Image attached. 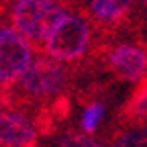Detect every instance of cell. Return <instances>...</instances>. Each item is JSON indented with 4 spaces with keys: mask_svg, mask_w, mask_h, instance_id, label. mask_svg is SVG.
<instances>
[{
    "mask_svg": "<svg viewBox=\"0 0 147 147\" xmlns=\"http://www.w3.org/2000/svg\"><path fill=\"white\" fill-rule=\"evenodd\" d=\"M65 12L59 0H14L10 18L16 31L29 41L43 43L55 21Z\"/></svg>",
    "mask_w": 147,
    "mask_h": 147,
    "instance_id": "obj_2",
    "label": "cell"
},
{
    "mask_svg": "<svg viewBox=\"0 0 147 147\" xmlns=\"http://www.w3.org/2000/svg\"><path fill=\"white\" fill-rule=\"evenodd\" d=\"M102 117H104V104L102 102H92L90 106H86V110L82 113V121H80V127L84 133H96L98 127L102 123Z\"/></svg>",
    "mask_w": 147,
    "mask_h": 147,
    "instance_id": "obj_9",
    "label": "cell"
},
{
    "mask_svg": "<svg viewBox=\"0 0 147 147\" xmlns=\"http://www.w3.org/2000/svg\"><path fill=\"white\" fill-rule=\"evenodd\" d=\"M141 2H143V4H145V6H147V0H141Z\"/></svg>",
    "mask_w": 147,
    "mask_h": 147,
    "instance_id": "obj_12",
    "label": "cell"
},
{
    "mask_svg": "<svg viewBox=\"0 0 147 147\" xmlns=\"http://www.w3.org/2000/svg\"><path fill=\"white\" fill-rule=\"evenodd\" d=\"M90 39H92V33H90L88 18L84 14L65 10L47 33L43 41V49L49 57L61 63L76 61L84 57V53L88 51Z\"/></svg>",
    "mask_w": 147,
    "mask_h": 147,
    "instance_id": "obj_1",
    "label": "cell"
},
{
    "mask_svg": "<svg viewBox=\"0 0 147 147\" xmlns=\"http://www.w3.org/2000/svg\"><path fill=\"white\" fill-rule=\"evenodd\" d=\"M113 147H147V125L127 129L117 137Z\"/></svg>",
    "mask_w": 147,
    "mask_h": 147,
    "instance_id": "obj_8",
    "label": "cell"
},
{
    "mask_svg": "<svg viewBox=\"0 0 147 147\" xmlns=\"http://www.w3.org/2000/svg\"><path fill=\"white\" fill-rule=\"evenodd\" d=\"M57 147H104L102 143H98L90 133H84V131H69L65 133Z\"/></svg>",
    "mask_w": 147,
    "mask_h": 147,
    "instance_id": "obj_10",
    "label": "cell"
},
{
    "mask_svg": "<svg viewBox=\"0 0 147 147\" xmlns=\"http://www.w3.org/2000/svg\"><path fill=\"white\" fill-rule=\"evenodd\" d=\"M108 65L123 80L139 82L147 76V51L131 43L117 45L108 53Z\"/></svg>",
    "mask_w": 147,
    "mask_h": 147,
    "instance_id": "obj_6",
    "label": "cell"
},
{
    "mask_svg": "<svg viewBox=\"0 0 147 147\" xmlns=\"http://www.w3.org/2000/svg\"><path fill=\"white\" fill-rule=\"evenodd\" d=\"M37 139V125L27 115L12 108H0V147H35Z\"/></svg>",
    "mask_w": 147,
    "mask_h": 147,
    "instance_id": "obj_5",
    "label": "cell"
},
{
    "mask_svg": "<svg viewBox=\"0 0 147 147\" xmlns=\"http://www.w3.org/2000/svg\"><path fill=\"white\" fill-rule=\"evenodd\" d=\"M92 18L104 27H117L131 14L133 0H90L88 2Z\"/></svg>",
    "mask_w": 147,
    "mask_h": 147,
    "instance_id": "obj_7",
    "label": "cell"
},
{
    "mask_svg": "<svg viewBox=\"0 0 147 147\" xmlns=\"http://www.w3.org/2000/svg\"><path fill=\"white\" fill-rule=\"evenodd\" d=\"M23 94L35 100H45L61 94L67 86V71L61 61L53 57H39L29 63V67L18 78Z\"/></svg>",
    "mask_w": 147,
    "mask_h": 147,
    "instance_id": "obj_3",
    "label": "cell"
},
{
    "mask_svg": "<svg viewBox=\"0 0 147 147\" xmlns=\"http://www.w3.org/2000/svg\"><path fill=\"white\" fill-rule=\"evenodd\" d=\"M129 115L135 121H147V82L135 92V96L129 104Z\"/></svg>",
    "mask_w": 147,
    "mask_h": 147,
    "instance_id": "obj_11",
    "label": "cell"
},
{
    "mask_svg": "<svg viewBox=\"0 0 147 147\" xmlns=\"http://www.w3.org/2000/svg\"><path fill=\"white\" fill-rule=\"evenodd\" d=\"M33 61L29 39L14 27L0 29V86L14 84Z\"/></svg>",
    "mask_w": 147,
    "mask_h": 147,
    "instance_id": "obj_4",
    "label": "cell"
}]
</instances>
